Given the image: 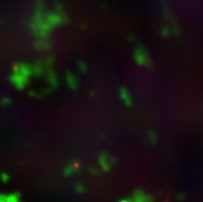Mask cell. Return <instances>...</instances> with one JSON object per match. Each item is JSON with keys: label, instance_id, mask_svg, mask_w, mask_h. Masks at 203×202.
<instances>
[{"label": "cell", "instance_id": "cell-1", "mask_svg": "<svg viewBox=\"0 0 203 202\" xmlns=\"http://www.w3.org/2000/svg\"><path fill=\"white\" fill-rule=\"evenodd\" d=\"M1 179L4 180V182H6L7 179H8V175L5 174V173H2V174H1Z\"/></svg>", "mask_w": 203, "mask_h": 202}, {"label": "cell", "instance_id": "cell-2", "mask_svg": "<svg viewBox=\"0 0 203 202\" xmlns=\"http://www.w3.org/2000/svg\"><path fill=\"white\" fill-rule=\"evenodd\" d=\"M1 103L2 104H6V103H8V99H2L1 100Z\"/></svg>", "mask_w": 203, "mask_h": 202}]
</instances>
